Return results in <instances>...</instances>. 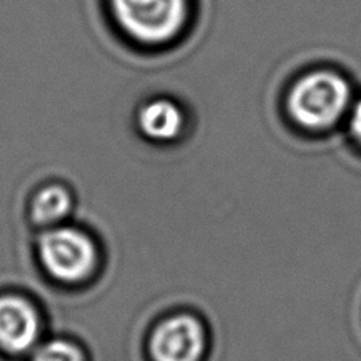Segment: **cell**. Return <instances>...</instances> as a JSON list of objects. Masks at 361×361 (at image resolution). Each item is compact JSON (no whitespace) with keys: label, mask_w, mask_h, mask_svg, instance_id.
I'll return each mask as SVG.
<instances>
[{"label":"cell","mask_w":361,"mask_h":361,"mask_svg":"<svg viewBox=\"0 0 361 361\" xmlns=\"http://www.w3.org/2000/svg\"><path fill=\"white\" fill-rule=\"evenodd\" d=\"M35 252L42 269L62 285L86 282L99 264L97 245L91 235L68 225L43 229Z\"/></svg>","instance_id":"6da1fadb"},{"label":"cell","mask_w":361,"mask_h":361,"mask_svg":"<svg viewBox=\"0 0 361 361\" xmlns=\"http://www.w3.org/2000/svg\"><path fill=\"white\" fill-rule=\"evenodd\" d=\"M350 101L347 82L338 73L320 71L302 77L288 97L293 120L307 130H326L345 114Z\"/></svg>","instance_id":"7a4b0ae2"},{"label":"cell","mask_w":361,"mask_h":361,"mask_svg":"<svg viewBox=\"0 0 361 361\" xmlns=\"http://www.w3.org/2000/svg\"><path fill=\"white\" fill-rule=\"evenodd\" d=\"M118 23L135 40L164 43L186 20V0H111Z\"/></svg>","instance_id":"3957f363"},{"label":"cell","mask_w":361,"mask_h":361,"mask_svg":"<svg viewBox=\"0 0 361 361\" xmlns=\"http://www.w3.org/2000/svg\"><path fill=\"white\" fill-rule=\"evenodd\" d=\"M207 348V329L190 312L166 317L153 326L148 338L152 361H202Z\"/></svg>","instance_id":"277c9868"},{"label":"cell","mask_w":361,"mask_h":361,"mask_svg":"<svg viewBox=\"0 0 361 361\" xmlns=\"http://www.w3.org/2000/svg\"><path fill=\"white\" fill-rule=\"evenodd\" d=\"M42 315L29 298L0 295V350L10 355L30 353L40 344Z\"/></svg>","instance_id":"5b68a950"},{"label":"cell","mask_w":361,"mask_h":361,"mask_svg":"<svg viewBox=\"0 0 361 361\" xmlns=\"http://www.w3.org/2000/svg\"><path fill=\"white\" fill-rule=\"evenodd\" d=\"M140 134L157 143H169L182 134L185 116L178 105L169 99H154L143 105L137 118Z\"/></svg>","instance_id":"8992f818"},{"label":"cell","mask_w":361,"mask_h":361,"mask_svg":"<svg viewBox=\"0 0 361 361\" xmlns=\"http://www.w3.org/2000/svg\"><path fill=\"white\" fill-rule=\"evenodd\" d=\"M73 210V196L67 186L61 183L43 185L30 201V220L43 229L64 225Z\"/></svg>","instance_id":"52a82bcc"},{"label":"cell","mask_w":361,"mask_h":361,"mask_svg":"<svg viewBox=\"0 0 361 361\" xmlns=\"http://www.w3.org/2000/svg\"><path fill=\"white\" fill-rule=\"evenodd\" d=\"M30 361H86V355L75 342L53 338L40 342L30 352Z\"/></svg>","instance_id":"ba28073f"},{"label":"cell","mask_w":361,"mask_h":361,"mask_svg":"<svg viewBox=\"0 0 361 361\" xmlns=\"http://www.w3.org/2000/svg\"><path fill=\"white\" fill-rule=\"evenodd\" d=\"M348 129H350V135L355 143H358L361 147V101L355 104V107L352 109L350 118H348Z\"/></svg>","instance_id":"9c48e42d"}]
</instances>
